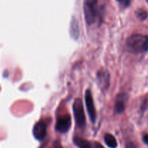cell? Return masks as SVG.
<instances>
[{"instance_id":"cell-1","label":"cell","mask_w":148,"mask_h":148,"mask_svg":"<svg viewBox=\"0 0 148 148\" xmlns=\"http://www.w3.org/2000/svg\"><path fill=\"white\" fill-rule=\"evenodd\" d=\"M125 47L130 53H146L148 51V36L140 33L131 35L126 40Z\"/></svg>"},{"instance_id":"cell-2","label":"cell","mask_w":148,"mask_h":148,"mask_svg":"<svg viewBox=\"0 0 148 148\" xmlns=\"http://www.w3.org/2000/svg\"><path fill=\"white\" fill-rule=\"evenodd\" d=\"M73 113L77 127L79 130H84L86 127V119H85L83 104L80 98H76L74 101Z\"/></svg>"},{"instance_id":"cell-3","label":"cell","mask_w":148,"mask_h":148,"mask_svg":"<svg viewBox=\"0 0 148 148\" xmlns=\"http://www.w3.org/2000/svg\"><path fill=\"white\" fill-rule=\"evenodd\" d=\"M98 0H86L84 4V14L86 23L89 25L93 24L98 16Z\"/></svg>"},{"instance_id":"cell-4","label":"cell","mask_w":148,"mask_h":148,"mask_svg":"<svg viewBox=\"0 0 148 148\" xmlns=\"http://www.w3.org/2000/svg\"><path fill=\"white\" fill-rule=\"evenodd\" d=\"M71 125H72V119L70 115L65 114L57 119L55 125V130L57 132L65 134L69 131Z\"/></svg>"},{"instance_id":"cell-5","label":"cell","mask_w":148,"mask_h":148,"mask_svg":"<svg viewBox=\"0 0 148 148\" xmlns=\"http://www.w3.org/2000/svg\"><path fill=\"white\" fill-rule=\"evenodd\" d=\"M85 103H86L87 111H88V116L90 119V121L92 124H95L96 120V111H95V104H94L93 98L90 90H87L85 92Z\"/></svg>"},{"instance_id":"cell-6","label":"cell","mask_w":148,"mask_h":148,"mask_svg":"<svg viewBox=\"0 0 148 148\" xmlns=\"http://www.w3.org/2000/svg\"><path fill=\"white\" fill-rule=\"evenodd\" d=\"M97 79L102 90H106L110 86V74L105 68H101L97 73Z\"/></svg>"},{"instance_id":"cell-7","label":"cell","mask_w":148,"mask_h":148,"mask_svg":"<svg viewBox=\"0 0 148 148\" xmlns=\"http://www.w3.org/2000/svg\"><path fill=\"white\" fill-rule=\"evenodd\" d=\"M33 137L38 141H42L45 139L47 134V127L46 123L43 121H39L34 125L33 129Z\"/></svg>"},{"instance_id":"cell-8","label":"cell","mask_w":148,"mask_h":148,"mask_svg":"<svg viewBox=\"0 0 148 148\" xmlns=\"http://www.w3.org/2000/svg\"><path fill=\"white\" fill-rule=\"evenodd\" d=\"M128 95L125 92H121L116 97L115 104H114V111L116 114H120L124 111L126 108Z\"/></svg>"},{"instance_id":"cell-9","label":"cell","mask_w":148,"mask_h":148,"mask_svg":"<svg viewBox=\"0 0 148 148\" xmlns=\"http://www.w3.org/2000/svg\"><path fill=\"white\" fill-rule=\"evenodd\" d=\"M70 35L75 40H77L79 36V23L75 17L72 19L70 24Z\"/></svg>"},{"instance_id":"cell-10","label":"cell","mask_w":148,"mask_h":148,"mask_svg":"<svg viewBox=\"0 0 148 148\" xmlns=\"http://www.w3.org/2000/svg\"><path fill=\"white\" fill-rule=\"evenodd\" d=\"M73 143L78 148H92V146H93L88 140L78 137H74Z\"/></svg>"},{"instance_id":"cell-11","label":"cell","mask_w":148,"mask_h":148,"mask_svg":"<svg viewBox=\"0 0 148 148\" xmlns=\"http://www.w3.org/2000/svg\"><path fill=\"white\" fill-rule=\"evenodd\" d=\"M104 141L106 145L110 148H116L118 146L116 140L114 135L111 134H106L104 136Z\"/></svg>"},{"instance_id":"cell-12","label":"cell","mask_w":148,"mask_h":148,"mask_svg":"<svg viewBox=\"0 0 148 148\" xmlns=\"http://www.w3.org/2000/svg\"><path fill=\"white\" fill-rule=\"evenodd\" d=\"M135 14L138 19H140L142 21H144L147 18V12L145 10L143 9H139L135 12Z\"/></svg>"},{"instance_id":"cell-13","label":"cell","mask_w":148,"mask_h":148,"mask_svg":"<svg viewBox=\"0 0 148 148\" xmlns=\"http://www.w3.org/2000/svg\"><path fill=\"white\" fill-rule=\"evenodd\" d=\"M125 148H137V147L134 143H132V142H129V143L126 145Z\"/></svg>"},{"instance_id":"cell-14","label":"cell","mask_w":148,"mask_h":148,"mask_svg":"<svg viewBox=\"0 0 148 148\" xmlns=\"http://www.w3.org/2000/svg\"><path fill=\"white\" fill-rule=\"evenodd\" d=\"M93 147L94 148H105L101 143H98V142H94L93 143Z\"/></svg>"},{"instance_id":"cell-15","label":"cell","mask_w":148,"mask_h":148,"mask_svg":"<svg viewBox=\"0 0 148 148\" xmlns=\"http://www.w3.org/2000/svg\"><path fill=\"white\" fill-rule=\"evenodd\" d=\"M117 1L119 2H122L126 7H128L130 4V0H117Z\"/></svg>"},{"instance_id":"cell-16","label":"cell","mask_w":148,"mask_h":148,"mask_svg":"<svg viewBox=\"0 0 148 148\" xmlns=\"http://www.w3.org/2000/svg\"><path fill=\"white\" fill-rule=\"evenodd\" d=\"M53 147L54 148H62V145H61L59 141H55L53 143Z\"/></svg>"},{"instance_id":"cell-17","label":"cell","mask_w":148,"mask_h":148,"mask_svg":"<svg viewBox=\"0 0 148 148\" xmlns=\"http://www.w3.org/2000/svg\"><path fill=\"white\" fill-rule=\"evenodd\" d=\"M143 142H144V143H145V144L148 146V134H144V135H143Z\"/></svg>"},{"instance_id":"cell-18","label":"cell","mask_w":148,"mask_h":148,"mask_svg":"<svg viewBox=\"0 0 148 148\" xmlns=\"http://www.w3.org/2000/svg\"></svg>"}]
</instances>
